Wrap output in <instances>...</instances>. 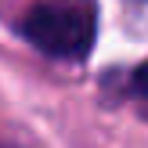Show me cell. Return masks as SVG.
I'll list each match as a JSON object with an SVG mask.
<instances>
[{
  "instance_id": "6da1fadb",
  "label": "cell",
  "mask_w": 148,
  "mask_h": 148,
  "mask_svg": "<svg viewBox=\"0 0 148 148\" xmlns=\"http://www.w3.org/2000/svg\"><path fill=\"white\" fill-rule=\"evenodd\" d=\"M22 36L51 58H83L98 36L94 0H40L22 18Z\"/></svg>"
},
{
  "instance_id": "7a4b0ae2",
  "label": "cell",
  "mask_w": 148,
  "mask_h": 148,
  "mask_svg": "<svg viewBox=\"0 0 148 148\" xmlns=\"http://www.w3.org/2000/svg\"><path fill=\"white\" fill-rule=\"evenodd\" d=\"M130 90H134L141 101H148V65H141V69L134 72V83H130Z\"/></svg>"
}]
</instances>
